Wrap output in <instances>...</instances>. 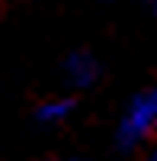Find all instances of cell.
<instances>
[{
  "instance_id": "1",
  "label": "cell",
  "mask_w": 157,
  "mask_h": 161,
  "mask_svg": "<svg viewBox=\"0 0 157 161\" xmlns=\"http://www.w3.org/2000/svg\"><path fill=\"white\" fill-rule=\"evenodd\" d=\"M151 139H157V87L138 90L115 123V142L125 152L144 148Z\"/></svg>"
},
{
  "instance_id": "2",
  "label": "cell",
  "mask_w": 157,
  "mask_h": 161,
  "mask_svg": "<svg viewBox=\"0 0 157 161\" xmlns=\"http://www.w3.org/2000/svg\"><path fill=\"white\" fill-rule=\"evenodd\" d=\"M64 77L71 87H90L99 77V61L90 52H74L64 58Z\"/></svg>"
},
{
  "instance_id": "3",
  "label": "cell",
  "mask_w": 157,
  "mask_h": 161,
  "mask_svg": "<svg viewBox=\"0 0 157 161\" xmlns=\"http://www.w3.org/2000/svg\"><path fill=\"white\" fill-rule=\"evenodd\" d=\"M74 113V97H48L38 103V110H35V119L38 123H45V126H61V123H68Z\"/></svg>"
},
{
  "instance_id": "4",
  "label": "cell",
  "mask_w": 157,
  "mask_h": 161,
  "mask_svg": "<svg viewBox=\"0 0 157 161\" xmlns=\"http://www.w3.org/2000/svg\"><path fill=\"white\" fill-rule=\"evenodd\" d=\"M141 161H157V152H154V155H148V158H141Z\"/></svg>"
},
{
  "instance_id": "5",
  "label": "cell",
  "mask_w": 157,
  "mask_h": 161,
  "mask_svg": "<svg viewBox=\"0 0 157 161\" xmlns=\"http://www.w3.org/2000/svg\"><path fill=\"white\" fill-rule=\"evenodd\" d=\"M154 3H157V0H154Z\"/></svg>"
}]
</instances>
